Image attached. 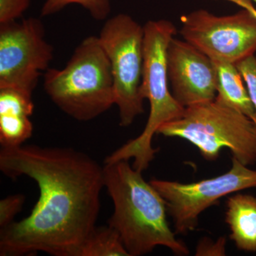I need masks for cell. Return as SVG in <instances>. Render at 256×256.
I'll use <instances>...</instances> for the list:
<instances>
[{"label": "cell", "instance_id": "cell-7", "mask_svg": "<svg viewBox=\"0 0 256 256\" xmlns=\"http://www.w3.org/2000/svg\"><path fill=\"white\" fill-rule=\"evenodd\" d=\"M150 182L164 198L174 222L175 234H186L196 228L202 212L218 203L220 198L256 188V170L232 158L230 170L216 178L190 184L156 178Z\"/></svg>", "mask_w": 256, "mask_h": 256}, {"label": "cell", "instance_id": "cell-4", "mask_svg": "<svg viewBox=\"0 0 256 256\" xmlns=\"http://www.w3.org/2000/svg\"><path fill=\"white\" fill-rule=\"evenodd\" d=\"M44 87L58 108L78 121L92 120L114 105L112 69L98 36L82 42L64 68L47 69Z\"/></svg>", "mask_w": 256, "mask_h": 256}, {"label": "cell", "instance_id": "cell-20", "mask_svg": "<svg viewBox=\"0 0 256 256\" xmlns=\"http://www.w3.org/2000/svg\"><path fill=\"white\" fill-rule=\"evenodd\" d=\"M228 1L232 2L240 5L244 9L247 10L248 11L250 12L256 18V9L252 6L250 0H228Z\"/></svg>", "mask_w": 256, "mask_h": 256}, {"label": "cell", "instance_id": "cell-12", "mask_svg": "<svg viewBox=\"0 0 256 256\" xmlns=\"http://www.w3.org/2000/svg\"><path fill=\"white\" fill-rule=\"evenodd\" d=\"M225 222L236 246L256 252V197L244 194L228 197Z\"/></svg>", "mask_w": 256, "mask_h": 256}, {"label": "cell", "instance_id": "cell-19", "mask_svg": "<svg viewBox=\"0 0 256 256\" xmlns=\"http://www.w3.org/2000/svg\"><path fill=\"white\" fill-rule=\"evenodd\" d=\"M226 239L220 237L214 242L210 238H202L196 248V256H225Z\"/></svg>", "mask_w": 256, "mask_h": 256}, {"label": "cell", "instance_id": "cell-5", "mask_svg": "<svg viewBox=\"0 0 256 256\" xmlns=\"http://www.w3.org/2000/svg\"><path fill=\"white\" fill-rule=\"evenodd\" d=\"M158 134L186 140L207 160H215L224 148L249 166L256 162V122L216 100L185 108L180 118L163 124Z\"/></svg>", "mask_w": 256, "mask_h": 256}, {"label": "cell", "instance_id": "cell-14", "mask_svg": "<svg viewBox=\"0 0 256 256\" xmlns=\"http://www.w3.org/2000/svg\"><path fill=\"white\" fill-rule=\"evenodd\" d=\"M79 256H130L119 234L108 226L96 227L80 250Z\"/></svg>", "mask_w": 256, "mask_h": 256}, {"label": "cell", "instance_id": "cell-11", "mask_svg": "<svg viewBox=\"0 0 256 256\" xmlns=\"http://www.w3.org/2000/svg\"><path fill=\"white\" fill-rule=\"evenodd\" d=\"M34 109L32 94L12 88H0L2 148L22 146L32 137L33 124L30 117Z\"/></svg>", "mask_w": 256, "mask_h": 256}, {"label": "cell", "instance_id": "cell-10", "mask_svg": "<svg viewBox=\"0 0 256 256\" xmlns=\"http://www.w3.org/2000/svg\"><path fill=\"white\" fill-rule=\"evenodd\" d=\"M166 68L172 95L185 108L215 100L214 64L188 42L172 38L166 50Z\"/></svg>", "mask_w": 256, "mask_h": 256}, {"label": "cell", "instance_id": "cell-3", "mask_svg": "<svg viewBox=\"0 0 256 256\" xmlns=\"http://www.w3.org/2000/svg\"><path fill=\"white\" fill-rule=\"evenodd\" d=\"M176 26L168 20L149 21L144 26V64L141 96L150 106L143 132L106 158L105 163L133 159L132 168L148 169L158 150L152 146L153 136L161 126L180 118L185 108L174 98L168 86L166 50L176 34Z\"/></svg>", "mask_w": 256, "mask_h": 256}, {"label": "cell", "instance_id": "cell-2", "mask_svg": "<svg viewBox=\"0 0 256 256\" xmlns=\"http://www.w3.org/2000/svg\"><path fill=\"white\" fill-rule=\"evenodd\" d=\"M104 176L114 205L108 226L119 234L130 256L146 255L159 246L188 255V248L170 228L164 198L141 172L120 160L105 163Z\"/></svg>", "mask_w": 256, "mask_h": 256}, {"label": "cell", "instance_id": "cell-18", "mask_svg": "<svg viewBox=\"0 0 256 256\" xmlns=\"http://www.w3.org/2000/svg\"><path fill=\"white\" fill-rule=\"evenodd\" d=\"M30 4V0H0V24L16 21Z\"/></svg>", "mask_w": 256, "mask_h": 256}, {"label": "cell", "instance_id": "cell-17", "mask_svg": "<svg viewBox=\"0 0 256 256\" xmlns=\"http://www.w3.org/2000/svg\"><path fill=\"white\" fill-rule=\"evenodd\" d=\"M236 66L245 80L248 92L256 111V57L254 55L250 56L238 62Z\"/></svg>", "mask_w": 256, "mask_h": 256}, {"label": "cell", "instance_id": "cell-6", "mask_svg": "<svg viewBox=\"0 0 256 256\" xmlns=\"http://www.w3.org/2000/svg\"><path fill=\"white\" fill-rule=\"evenodd\" d=\"M98 38L110 60L120 126L128 127L144 112V26L129 15L119 14L106 20Z\"/></svg>", "mask_w": 256, "mask_h": 256}, {"label": "cell", "instance_id": "cell-13", "mask_svg": "<svg viewBox=\"0 0 256 256\" xmlns=\"http://www.w3.org/2000/svg\"><path fill=\"white\" fill-rule=\"evenodd\" d=\"M212 60L214 64L217 76L215 100L245 114L256 122V109L236 64L225 60Z\"/></svg>", "mask_w": 256, "mask_h": 256}, {"label": "cell", "instance_id": "cell-16", "mask_svg": "<svg viewBox=\"0 0 256 256\" xmlns=\"http://www.w3.org/2000/svg\"><path fill=\"white\" fill-rule=\"evenodd\" d=\"M25 201L22 194L6 196L0 202V227L8 226L14 222V218L22 210Z\"/></svg>", "mask_w": 256, "mask_h": 256}, {"label": "cell", "instance_id": "cell-15", "mask_svg": "<svg viewBox=\"0 0 256 256\" xmlns=\"http://www.w3.org/2000/svg\"><path fill=\"white\" fill-rule=\"evenodd\" d=\"M78 4L87 10L94 20H107L111 11L110 0H46L42 6V16L56 14L69 4Z\"/></svg>", "mask_w": 256, "mask_h": 256}, {"label": "cell", "instance_id": "cell-9", "mask_svg": "<svg viewBox=\"0 0 256 256\" xmlns=\"http://www.w3.org/2000/svg\"><path fill=\"white\" fill-rule=\"evenodd\" d=\"M181 34L210 60L236 64L256 52V18L247 10L217 16L198 10L181 18Z\"/></svg>", "mask_w": 256, "mask_h": 256}, {"label": "cell", "instance_id": "cell-21", "mask_svg": "<svg viewBox=\"0 0 256 256\" xmlns=\"http://www.w3.org/2000/svg\"><path fill=\"white\" fill-rule=\"evenodd\" d=\"M254 2H256V0H254Z\"/></svg>", "mask_w": 256, "mask_h": 256}, {"label": "cell", "instance_id": "cell-1", "mask_svg": "<svg viewBox=\"0 0 256 256\" xmlns=\"http://www.w3.org/2000/svg\"><path fill=\"white\" fill-rule=\"evenodd\" d=\"M0 170L40 190L30 214L0 230V256H80L100 213L104 168L72 148L20 146L1 148Z\"/></svg>", "mask_w": 256, "mask_h": 256}, {"label": "cell", "instance_id": "cell-8", "mask_svg": "<svg viewBox=\"0 0 256 256\" xmlns=\"http://www.w3.org/2000/svg\"><path fill=\"white\" fill-rule=\"evenodd\" d=\"M53 57V46L46 41L40 18L0 24V88L33 94Z\"/></svg>", "mask_w": 256, "mask_h": 256}]
</instances>
